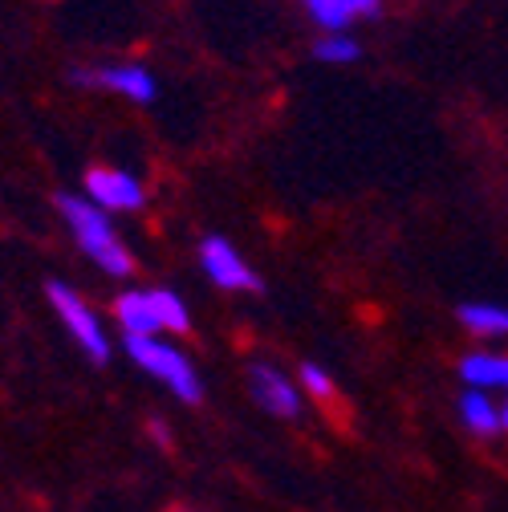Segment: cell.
Returning <instances> with one entry per match:
<instances>
[{
	"instance_id": "cell-6",
	"label": "cell",
	"mask_w": 508,
	"mask_h": 512,
	"mask_svg": "<svg viewBox=\"0 0 508 512\" xmlns=\"http://www.w3.org/2000/svg\"><path fill=\"white\" fill-rule=\"evenodd\" d=\"M248 391L277 419H297L301 415V387L289 374H281L277 366H269V362H252L248 366Z\"/></svg>"
},
{
	"instance_id": "cell-17",
	"label": "cell",
	"mask_w": 508,
	"mask_h": 512,
	"mask_svg": "<svg viewBox=\"0 0 508 512\" xmlns=\"http://www.w3.org/2000/svg\"><path fill=\"white\" fill-rule=\"evenodd\" d=\"M175 512H183V508H175Z\"/></svg>"
},
{
	"instance_id": "cell-7",
	"label": "cell",
	"mask_w": 508,
	"mask_h": 512,
	"mask_svg": "<svg viewBox=\"0 0 508 512\" xmlns=\"http://www.w3.org/2000/svg\"><path fill=\"white\" fill-rule=\"evenodd\" d=\"M200 265H204V273L212 277V285H220V289L261 293V277L240 261V252H236L224 236H208V240L200 244Z\"/></svg>"
},
{
	"instance_id": "cell-8",
	"label": "cell",
	"mask_w": 508,
	"mask_h": 512,
	"mask_svg": "<svg viewBox=\"0 0 508 512\" xmlns=\"http://www.w3.org/2000/svg\"><path fill=\"white\" fill-rule=\"evenodd\" d=\"M301 5L322 33H338V29H350V25H362V21L378 17L383 0H301Z\"/></svg>"
},
{
	"instance_id": "cell-3",
	"label": "cell",
	"mask_w": 508,
	"mask_h": 512,
	"mask_svg": "<svg viewBox=\"0 0 508 512\" xmlns=\"http://www.w3.org/2000/svg\"><path fill=\"white\" fill-rule=\"evenodd\" d=\"M78 86H90V90H110L126 102H139L147 106L155 98V74L139 61H110V66H94V70H74L70 74Z\"/></svg>"
},
{
	"instance_id": "cell-16",
	"label": "cell",
	"mask_w": 508,
	"mask_h": 512,
	"mask_svg": "<svg viewBox=\"0 0 508 512\" xmlns=\"http://www.w3.org/2000/svg\"><path fill=\"white\" fill-rule=\"evenodd\" d=\"M500 435H508V399L500 403Z\"/></svg>"
},
{
	"instance_id": "cell-10",
	"label": "cell",
	"mask_w": 508,
	"mask_h": 512,
	"mask_svg": "<svg viewBox=\"0 0 508 512\" xmlns=\"http://www.w3.org/2000/svg\"><path fill=\"white\" fill-rule=\"evenodd\" d=\"M460 326L480 338V342H500L508 338V305H496V301H468L460 305Z\"/></svg>"
},
{
	"instance_id": "cell-9",
	"label": "cell",
	"mask_w": 508,
	"mask_h": 512,
	"mask_svg": "<svg viewBox=\"0 0 508 512\" xmlns=\"http://www.w3.org/2000/svg\"><path fill=\"white\" fill-rule=\"evenodd\" d=\"M460 378L468 382L472 391L504 395V399H508V354H496V350L464 354V358H460Z\"/></svg>"
},
{
	"instance_id": "cell-12",
	"label": "cell",
	"mask_w": 508,
	"mask_h": 512,
	"mask_svg": "<svg viewBox=\"0 0 508 512\" xmlns=\"http://www.w3.org/2000/svg\"><path fill=\"white\" fill-rule=\"evenodd\" d=\"M460 419H464V427L472 431V435H480V439H492V435H500V403L492 399V395H484V391H464L460 395Z\"/></svg>"
},
{
	"instance_id": "cell-11",
	"label": "cell",
	"mask_w": 508,
	"mask_h": 512,
	"mask_svg": "<svg viewBox=\"0 0 508 512\" xmlns=\"http://www.w3.org/2000/svg\"><path fill=\"white\" fill-rule=\"evenodd\" d=\"M114 317L118 326L126 330V338H155L159 334V317H155V305H151V293H122L114 301Z\"/></svg>"
},
{
	"instance_id": "cell-5",
	"label": "cell",
	"mask_w": 508,
	"mask_h": 512,
	"mask_svg": "<svg viewBox=\"0 0 508 512\" xmlns=\"http://www.w3.org/2000/svg\"><path fill=\"white\" fill-rule=\"evenodd\" d=\"M86 200L102 212H139L147 204V187L118 167H90L86 171Z\"/></svg>"
},
{
	"instance_id": "cell-2",
	"label": "cell",
	"mask_w": 508,
	"mask_h": 512,
	"mask_svg": "<svg viewBox=\"0 0 508 512\" xmlns=\"http://www.w3.org/2000/svg\"><path fill=\"white\" fill-rule=\"evenodd\" d=\"M126 354H131L147 374H155L175 399H183V403H200L204 399L196 366L183 358V350H175L159 334L155 338H126Z\"/></svg>"
},
{
	"instance_id": "cell-1",
	"label": "cell",
	"mask_w": 508,
	"mask_h": 512,
	"mask_svg": "<svg viewBox=\"0 0 508 512\" xmlns=\"http://www.w3.org/2000/svg\"><path fill=\"white\" fill-rule=\"evenodd\" d=\"M57 212L66 216V224L78 236L82 252L102 273H110V277H131L135 273L131 252H126V244L118 240V232H114V224L106 220L102 208H94L86 196H57Z\"/></svg>"
},
{
	"instance_id": "cell-14",
	"label": "cell",
	"mask_w": 508,
	"mask_h": 512,
	"mask_svg": "<svg viewBox=\"0 0 508 512\" xmlns=\"http://www.w3.org/2000/svg\"><path fill=\"white\" fill-rule=\"evenodd\" d=\"M151 305H155V317H159V330H167V334H187L192 330V322H187V305L179 301V293L151 289Z\"/></svg>"
},
{
	"instance_id": "cell-13",
	"label": "cell",
	"mask_w": 508,
	"mask_h": 512,
	"mask_svg": "<svg viewBox=\"0 0 508 512\" xmlns=\"http://www.w3.org/2000/svg\"><path fill=\"white\" fill-rule=\"evenodd\" d=\"M313 57L317 61H330V66H350V61L362 57V45L350 29H338V33H322L313 41Z\"/></svg>"
},
{
	"instance_id": "cell-4",
	"label": "cell",
	"mask_w": 508,
	"mask_h": 512,
	"mask_svg": "<svg viewBox=\"0 0 508 512\" xmlns=\"http://www.w3.org/2000/svg\"><path fill=\"white\" fill-rule=\"evenodd\" d=\"M49 301H53V309H57V317L66 322V330L82 342V350L94 358V362H106L110 358V342H106V334H102V326H98V313L74 293V289H66V285H49Z\"/></svg>"
},
{
	"instance_id": "cell-15",
	"label": "cell",
	"mask_w": 508,
	"mask_h": 512,
	"mask_svg": "<svg viewBox=\"0 0 508 512\" xmlns=\"http://www.w3.org/2000/svg\"><path fill=\"white\" fill-rule=\"evenodd\" d=\"M297 387H301V391H309L313 399H322V403H334V399H338L334 378H330L322 366H313V362H305V366L297 370Z\"/></svg>"
}]
</instances>
